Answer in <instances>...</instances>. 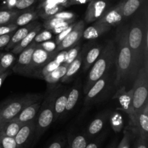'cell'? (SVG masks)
Instances as JSON below:
<instances>
[{
    "label": "cell",
    "mask_w": 148,
    "mask_h": 148,
    "mask_svg": "<svg viewBox=\"0 0 148 148\" xmlns=\"http://www.w3.org/2000/svg\"><path fill=\"white\" fill-rule=\"evenodd\" d=\"M115 41L116 65L115 86L121 88L125 86L130 81L134 83L135 79L132 55L128 44V26L122 25L117 28Z\"/></svg>",
    "instance_id": "cell-1"
},
{
    "label": "cell",
    "mask_w": 148,
    "mask_h": 148,
    "mask_svg": "<svg viewBox=\"0 0 148 148\" xmlns=\"http://www.w3.org/2000/svg\"><path fill=\"white\" fill-rule=\"evenodd\" d=\"M148 27L143 15L135 16L128 26V44L133 59L134 75L143 66L145 59L148 57Z\"/></svg>",
    "instance_id": "cell-2"
},
{
    "label": "cell",
    "mask_w": 148,
    "mask_h": 148,
    "mask_svg": "<svg viewBox=\"0 0 148 148\" xmlns=\"http://www.w3.org/2000/svg\"><path fill=\"white\" fill-rule=\"evenodd\" d=\"M132 89V112L130 119L131 126L134 128L137 114L148 102V57L145 59L143 66L139 70Z\"/></svg>",
    "instance_id": "cell-3"
},
{
    "label": "cell",
    "mask_w": 148,
    "mask_h": 148,
    "mask_svg": "<svg viewBox=\"0 0 148 148\" xmlns=\"http://www.w3.org/2000/svg\"><path fill=\"white\" fill-rule=\"evenodd\" d=\"M115 44L112 41H110L102 49L101 55L98 57L97 60L94 62L93 66L92 67L88 74L87 82L84 86V93L85 94L98 79L108 73V71L111 68V65L115 62Z\"/></svg>",
    "instance_id": "cell-4"
},
{
    "label": "cell",
    "mask_w": 148,
    "mask_h": 148,
    "mask_svg": "<svg viewBox=\"0 0 148 148\" xmlns=\"http://www.w3.org/2000/svg\"><path fill=\"white\" fill-rule=\"evenodd\" d=\"M57 92L53 91L46 97L43 104L40 105L38 112V115L36 120V129H35V138L36 140L47 130L54 120V111L53 104Z\"/></svg>",
    "instance_id": "cell-5"
},
{
    "label": "cell",
    "mask_w": 148,
    "mask_h": 148,
    "mask_svg": "<svg viewBox=\"0 0 148 148\" xmlns=\"http://www.w3.org/2000/svg\"><path fill=\"white\" fill-rule=\"evenodd\" d=\"M41 94H27L20 98L10 101L1 107V121L0 126L6 122L15 118L27 106L41 100Z\"/></svg>",
    "instance_id": "cell-6"
},
{
    "label": "cell",
    "mask_w": 148,
    "mask_h": 148,
    "mask_svg": "<svg viewBox=\"0 0 148 148\" xmlns=\"http://www.w3.org/2000/svg\"><path fill=\"white\" fill-rule=\"evenodd\" d=\"M58 52L56 50L53 52H48L42 49L37 44L32 56L31 63H30L29 75L38 74L44 65L49 63L50 61L53 59Z\"/></svg>",
    "instance_id": "cell-7"
},
{
    "label": "cell",
    "mask_w": 148,
    "mask_h": 148,
    "mask_svg": "<svg viewBox=\"0 0 148 148\" xmlns=\"http://www.w3.org/2000/svg\"><path fill=\"white\" fill-rule=\"evenodd\" d=\"M37 44H38L32 42L29 46L20 52L17 62L12 67V71L15 73L21 75H29L32 56Z\"/></svg>",
    "instance_id": "cell-8"
},
{
    "label": "cell",
    "mask_w": 148,
    "mask_h": 148,
    "mask_svg": "<svg viewBox=\"0 0 148 148\" xmlns=\"http://www.w3.org/2000/svg\"><path fill=\"white\" fill-rule=\"evenodd\" d=\"M84 30H85V22L80 20L78 23H75L72 31L60 42L59 45H57L56 52H61L76 45L82 37Z\"/></svg>",
    "instance_id": "cell-9"
},
{
    "label": "cell",
    "mask_w": 148,
    "mask_h": 148,
    "mask_svg": "<svg viewBox=\"0 0 148 148\" xmlns=\"http://www.w3.org/2000/svg\"><path fill=\"white\" fill-rule=\"evenodd\" d=\"M36 129V120L24 123L19 130L14 139L17 143V148H27L30 142L34 137Z\"/></svg>",
    "instance_id": "cell-10"
},
{
    "label": "cell",
    "mask_w": 148,
    "mask_h": 148,
    "mask_svg": "<svg viewBox=\"0 0 148 148\" xmlns=\"http://www.w3.org/2000/svg\"><path fill=\"white\" fill-rule=\"evenodd\" d=\"M107 4L103 0H92L88 4L85 15V21L90 23L96 21L103 14Z\"/></svg>",
    "instance_id": "cell-11"
},
{
    "label": "cell",
    "mask_w": 148,
    "mask_h": 148,
    "mask_svg": "<svg viewBox=\"0 0 148 148\" xmlns=\"http://www.w3.org/2000/svg\"><path fill=\"white\" fill-rule=\"evenodd\" d=\"M134 128L139 137L148 141V102L137 114Z\"/></svg>",
    "instance_id": "cell-12"
},
{
    "label": "cell",
    "mask_w": 148,
    "mask_h": 148,
    "mask_svg": "<svg viewBox=\"0 0 148 148\" xmlns=\"http://www.w3.org/2000/svg\"><path fill=\"white\" fill-rule=\"evenodd\" d=\"M123 17H124L122 14V4L121 2L114 9L109 10L108 12L101 16L98 20H96L95 23L112 27L119 24Z\"/></svg>",
    "instance_id": "cell-13"
},
{
    "label": "cell",
    "mask_w": 148,
    "mask_h": 148,
    "mask_svg": "<svg viewBox=\"0 0 148 148\" xmlns=\"http://www.w3.org/2000/svg\"><path fill=\"white\" fill-rule=\"evenodd\" d=\"M108 81V75L106 73L103 76L98 79L93 85L91 86L89 91L87 92L86 97L85 99V104H90L92 101L97 98L101 94L105 91Z\"/></svg>",
    "instance_id": "cell-14"
},
{
    "label": "cell",
    "mask_w": 148,
    "mask_h": 148,
    "mask_svg": "<svg viewBox=\"0 0 148 148\" xmlns=\"http://www.w3.org/2000/svg\"><path fill=\"white\" fill-rule=\"evenodd\" d=\"M40 105H41L40 100L33 103V104H30V105L27 106L25 108L23 109L13 119L17 120V121L23 123V124L31 121V120H36V116L38 115V113L39 110H40Z\"/></svg>",
    "instance_id": "cell-15"
},
{
    "label": "cell",
    "mask_w": 148,
    "mask_h": 148,
    "mask_svg": "<svg viewBox=\"0 0 148 148\" xmlns=\"http://www.w3.org/2000/svg\"><path fill=\"white\" fill-rule=\"evenodd\" d=\"M133 89L129 91H126V86H122L119 88L115 98H117L119 101L121 105V110H124L127 113L129 117L131 115L132 112V100Z\"/></svg>",
    "instance_id": "cell-16"
},
{
    "label": "cell",
    "mask_w": 148,
    "mask_h": 148,
    "mask_svg": "<svg viewBox=\"0 0 148 148\" xmlns=\"http://www.w3.org/2000/svg\"><path fill=\"white\" fill-rule=\"evenodd\" d=\"M38 25V23H36V22H33V23H30L29 24L26 25V26H23L20 28V29L17 30L16 31L14 32L12 36L11 39H10V42L6 46L5 49L6 50H10L12 49L17 44H18L22 39H24L33 28L36 27Z\"/></svg>",
    "instance_id": "cell-17"
},
{
    "label": "cell",
    "mask_w": 148,
    "mask_h": 148,
    "mask_svg": "<svg viewBox=\"0 0 148 148\" xmlns=\"http://www.w3.org/2000/svg\"><path fill=\"white\" fill-rule=\"evenodd\" d=\"M111 27L106 26L103 24H98L95 23L92 26H89L85 30H84L82 33V37L87 40H92L104 34L111 29Z\"/></svg>",
    "instance_id": "cell-18"
},
{
    "label": "cell",
    "mask_w": 148,
    "mask_h": 148,
    "mask_svg": "<svg viewBox=\"0 0 148 148\" xmlns=\"http://www.w3.org/2000/svg\"><path fill=\"white\" fill-rule=\"evenodd\" d=\"M85 51L82 50L80 52L77 57L76 59L68 66L67 71H66V73L64 75L63 78L61 79L62 82H67V81H70L71 78L77 73V71L80 69V67L82 65V62H83V59L85 57Z\"/></svg>",
    "instance_id": "cell-19"
},
{
    "label": "cell",
    "mask_w": 148,
    "mask_h": 148,
    "mask_svg": "<svg viewBox=\"0 0 148 148\" xmlns=\"http://www.w3.org/2000/svg\"><path fill=\"white\" fill-rule=\"evenodd\" d=\"M40 30V25L38 24L36 26L35 28H33L25 37L23 39H22L18 44L15 45L14 47L12 49V52L14 55H17V54H20L22 51L24 49H25L27 46L30 44L33 41V39H34L35 36H36L38 33H39Z\"/></svg>",
    "instance_id": "cell-20"
},
{
    "label": "cell",
    "mask_w": 148,
    "mask_h": 148,
    "mask_svg": "<svg viewBox=\"0 0 148 148\" xmlns=\"http://www.w3.org/2000/svg\"><path fill=\"white\" fill-rule=\"evenodd\" d=\"M23 125L17 120L12 119L0 126V135L14 138Z\"/></svg>",
    "instance_id": "cell-21"
},
{
    "label": "cell",
    "mask_w": 148,
    "mask_h": 148,
    "mask_svg": "<svg viewBox=\"0 0 148 148\" xmlns=\"http://www.w3.org/2000/svg\"><path fill=\"white\" fill-rule=\"evenodd\" d=\"M68 91H64L60 94H56L53 104L54 120H58L65 111L67 100Z\"/></svg>",
    "instance_id": "cell-22"
},
{
    "label": "cell",
    "mask_w": 148,
    "mask_h": 148,
    "mask_svg": "<svg viewBox=\"0 0 148 148\" xmlns=\"http://www.w3.org/2000/svg\"><path fill=\"white\" fill-rule=\"evenodd\" d=\"M145 0H124L122 4V14L124 17H128L134 15L139 10Z\"/></svg>",
    "instance_id": "cell-23"
},
{
    "label": "cell",
    "mask_w": 148,
    "mask_h": 148,
    "mask_svg": "<svg viewBox=\"0 0 148 148\" xmlns=\"http://www.w3.org/2000/svg\"><path fill=\"white\" fill-rule=\"evenodd\" d=\"M102 47L101 46H95L89 49L85 55V58L84 59L83 71H86L90 68L91 65L94 64V62L97 60L98 57L102 52Z\"/></svg>",
    "instance_id": "cell-24"
},
{
    "label": "cell",
    "mask_w": 148,
    "mask_h": 148,
    "mask_svg": "<svg viewBox=\"0 0 148 148\" xmlns=\"http://www.w3.org/2000/svg\"><path fill=\"white\" fill-rule=\"evenodd\" d=\"M67 68V65L64 63L61 64L56 69H55L52 72L49 73L43 79H44L49 84H55L59 81H61V79L63 78V76L66 73Z\"/></svg>",
    "instance_id": "cell-25"
},
{
    "label": "cell",
    "mask_w": 148,
    "mask_h": 148,
    "mask_svg": "<svg viewBox=\"0 0 148 148\" xmlns=\"http://www.w3.org/2000/svg\"><path fill=\"white\" fill-rule=\"evenodd\" d=\"M106 118L104 116H99L94 119L88 126L87 130V138H90L98 134L103 129L105 125Z\"/></svg>",
    "instance_id": "cell-26"
},
{
    "label": "cell",
    "mask_w": 148,
    "mask_h": 148,
    "mask_svg": "<svg viewBox=\"0 0 148 148\" xmlns=\"http://www.w3.org/2000/svg\"><path fill=\"white\" fill-rule=\"evenodd\" d=\"M17 57L12 52L0 54V70L1 73L9 70L16 62Z\"/></svg>",
    "instance_id": "cell-27"
},
{
    "label": "cell",
    "mask_w": 148,
    "mask_h": 148,
    "mask_svg": "<svg viewBox=\"0 0 148 148\" xmlns=\"http://www.w3.org/2000/svg\"><path fill=\"white\" fill-rule=\"evenodd\" d=\"M38 17V15L36 12H26L23 14L17 15L12 23L18 26H24L29 24L32 21L36 20Z\"/></svg>",
    "instance_id": "cell-28"
},
{
    "label": "cell",
    "mask_w": 148,
    "mask_h": 148,
    "mask_svg": "<svg viewBox=\"0 0 148 148\" xmlns=\"http://www.w3.org/2000/svg\"><path fill=\"white\" fill-rule=\"evenodd\" d=\"M79 97V90L77 87H74L70 91H68L67 100H66V104L65 111H71L76 105Z\"/></svg>",
    "instance_id": "cell-29"
},
{
    "label": "cell",
    "mask_w": 148,
    "mask_h": 148,
    "mask_svg": "<svg viewBox=\"0 0 148 148\" xmlns=\"http://www.w3.org/2000/svg\"><path fill=\"white\" fill-rule=\"evenodd\" d=\"M88 145V138L86 135L77 134L69 139L68 148H85Z\"/></svg>",
    "instance_id": "cell-30"
},
{
    "label": "cell",
    "mask_w": 148,
    "mask_h": 148,
    "mask_svg": "<svg viewBox=\"0 0 148 148\" xmlns=\"http://www.w3.org/2000/svg\"><path fill=\"white\" fill-rule=\"evenodd\" d=\"M18 12L13 10H1L0 11V26L12 23Z\"/></svg>",
    "instance_id": "cell-31"
},
{
    "label": "cell",
    "mask_w": 148,
    "mask_h": 148,
    "mask_svg": "<svg viewBox=\"0 0 148 148\" xmlns=\"http://www.w3.org/2000/svg\"><path fill=\"white\" fill-rule=\"evenodd\" d=\"M111 125L112 127L113 130L115 132L121 131L122 129L124 123H123V118L120 113L114 112L111 116Z\"/></svg>",
    "instance_id": "cell-32"
},
{
    "label": "cell",
    "mask_w": 148,
    "mask_h": 148,
    "mask_svg": "<svg viewBox=\"0 0 148 148\" xmlns=\"http://www.w3.org/2000/svg\"><path fill=\"white\" fill-rule=\"evenodd\" d=\"M62 9H63V6L62 5H56L53 6V7H43V8H42L41 12H40V15L42 17H43V18L48 20V19L53 17L56 13L61 12V10Z\"/></svg>",
    "instance_id": "cell-33"
},
{
    "label": "cell",
    "mask_w": 148,
    "mask_h": 148,
    "mask_svg": "<svg viewBox=\"0 0 148 148\" xmlns=\"http://www.w3.org/2000/svg\"><path fill=\"white\" fill-rule=\"evenodd\" d=\"M61 64L59 63V62H56L55 59H52L51 61H50L49 63L46 64V65H44V66L41 68V70L39 71L37 75L40 77V78H43L46 75H48L49 73L52 72V71H54L55 69H56Z\"/></svg>",
    "instance_id": "cell-34"
},
{
    "label": "cell",
    "mask_w": 148,
    "mask_h": 148,
    "mask_svg": "<svg viewBox=\"0 0 148 148\" xmlns=\"http://www.w3.org/2000/svg\"><path fill=\"white\" fill-rule=\"evenodd\" d=\"M133 140V134L128 129L124 131V134L116 148H131V144Z\"/></svg>",
    "instance_id": "cell-35"
},
{
    "label": "cell",
    "mask_w": 148,
    "mask_h": 148,
    "mask_svg": "<svg viewBox=\"0 0 148 148\" xmlns=\"http://www.w3.org/2000/svg\"><path fill=\"white\" fill-rule=\"evenodd\" d=\"M80 45L79 44L72 47V49H70L69 50H68L66 60L64 62V64H65L66 65L69 66V65L76 59L77 57L78 56V55H79V51H80Z\"/></svg>",
    "instance_id": "cell-36"
},
{
    "label": "cell",
    "mask_w": 148,
    "mask_h": 148,
    "mask_svg": "<svg viewBox=\"0 0 148 148\" xmlns=\"http://www.w3.org/2000/svg\"><path fill=\"white\" fill-rule=\"evenodd\" d=\"M0 146L1 148H17L14 137L0 135Z\"/></svg>",
    "instance_id": "cell-37"
},
{
    "label": "cell",
    "mask_w": 148,
    "mask_h": 148,
    "mask_svg": "<svg viewBox=\"0 0 148 148\" xmlns=\"http://www.w3.org/2000/svg\"><path fill=\"white\" fill-rule=\"evenodd\" d=\"M52 33L49 30H45L43 31L38 33L33 39V43L40 44L46 41H49L51 39Z\"/></svg>",
    "instance_id": "cell-38"
},
{
    "label": "cell",
    "mask_w": 148,
    "mask_h": 148,
    "mask_svg": "<svg viewBox=\"0 0 148 148\" xmlns=\"http://www.w3.org/2000/svg\"><path fill=\"white\" fill-rule=\"evenodd\" d=\"M66 21V20H63V19L57 18V17H51V18L48 19L43 23V26L46 30H51L52 29L54 28L57 25L60 24V23H63V22Z\"/></svg>",
    "instance_id": "cell-39"
},
{
    "label": "cell",
    "mask_w": 148,
    "mask_h": 148,
    "mask_svg": "<svg viewBox=\"0 0 148 148\" xmlns=\"http://www.w3.org/2000/svg\"><path fill=\"white\" fill-rule=\"evenodd\" d=\"M39 46L42 48L43 49H44L45 51L48 52H53L56 50V46L57 45L56 44L55 41H43L42 43L38 44Z\"/></svg>",
    "instance_id": "cell-40"
},
{
    "label": "cell",
    "mask_w": 148,
    "mask_h": 148,
    "mask_svg": "<svg viewBox=\"0 0 148 148\" xmlns=\"http://www.w3.org/2000/svg\"><path fill=\"white\" fill-rule=\"evenodd\" d=\"M17 29V26L14 23H10V24L4 25V26H0V36L7 33L14 32Z\"/></svg>",
    "instance_id": "cell-41"
},
{
    "label": "cell",
    "mask_w": 148,
    "mask_h": 148,
    "mask_svg": "<svg viewBox=\"0 0 148 148\" xmlns=\"http://www.w3.org/2000/svg\"><path fill=\"white\" fill-rule=\"evenodd\" d=\"M74 22V20H66V21L63 22V23H60V24L57 25L56 27L54 28L53 29H52V32L55 34H59V33H62V31L68 28V26H69L70 24H72V23Z\"/></svg>",
    "instance_id": "cell-42"
},
{
    "label": "cell",
    "mask_w": 148,
    "mask_h": 148,
    "mask_svg": "<svg viewBox=\"0 0 148 148\" xmlns=\"http://www.w3.org/2000/svg\"><path fill=\"white\" fill-rule=\"evenodd\" d=\"M75 25V23H72V24H70L69 26H68L67 28L65 29V30H64V31H62V33H60L58 34L57 37H56V41H55V43H56V45H59V44H60V42L62 41L63 40V39H64V38L66 37V36H67V35L69 34L71 31H72V30L73 29Z\"/></svg>",
    "instance_id": "cell-43"
},
{
    "label": "cell",
    "mask_w": 148,
    "mask_h": 148,
    "mask_svg": "<svg viewBox=\"0 0 148 148\" xmlns=\"http://www.w3.org/2000/svg\"><path fill=\"white\" fill-rule=\"evenodd\" d=\"M36 0H17L14 7L18 10H24L30 7Z\"/></svg>",
    "instance_id": "cell-44"
},
{
    "label": "cell",
    "mask_w": 148,
    "mask_h": 148,
    "mask_svg": "<svg viewBox=\"0 0 148 148\" xmlns=\"http://www.w3.org/2000/svg\"><path fill=\"white\" fill-rule=\"evenodd\" d=\"M52 17H57V18L63 19L65 20H74L75 17V15L74 13L70 12H59L56 13V15L53 16Z\"/></svg>",
    "instance_id": "cell-45"
},
{
    "label": "cell",
    "mask_w": 148,
    "mask_h": 148,
    "mask_svg": "<svg viewBox=\"0 0 148 148\" xmlns=\"http://www.w3.org/2000/svg\"><path fill=\"white\" fill-rule=\"evenodd\" d=\"M13 33H14V32L0 36V49L3 47H6V46H7L9 44V42H10Z\"/></svg>",
    "instance_id": "cell-46"
},
{
    "label": "cell",
    "mask_w": 148,
    "mask_h": 148,
    "mask_svg": "<svg viewBox=\"0 0 148 148\" xmlns=\"http://www.w3.org/2000/svg\"><path fill=\"white\" fill-rule=\"evenodd\" d=\"M68 51L63 50L61 51L59 54H56V55L55 56V57L53 58V59L56 61V62H59L60 64H63L65 62L66 58V55H67Z\"/></svg>",
    "instance_id": "cell-47"
},
{
    "label": "cell",
    "mask_w": 148,
    "mask_h": 148,
    "mask_svg": "<svg viewBox=\"0 0 148 148\" xmlns=\"http://www.w3.org/2000/svg\"><path fill=\"white\" fill-rule=\"evenodd\" d=\"M133 148H147V141L139 137L136 139Z\"/></svg>",
    "instance_id": "cell-48"
},
{
    "label": "cell",
    "mask_w": 148,
    "mask_h": 148,
    "mask_svg": "<svg viewBox=\"0 0 148 148\" xmlns=\"http://www.w3.org/2000/svg\"><path fill=\"white\" fill-rule=\"evenodd\" d=\"M65 145V142L64 140H56L52 142L48 148H64Z\"/></svg>",
    "instance_id": "cell-49"
},
{
    "label": "cell",
    "mask_w": 148,
    "mask_h": 148,
    "mask_svg": "<svg viewBox=\"0 0 148 148\" xmlns=\"http://www.w3.org/2000/svg\"><path fill=\"white\" fill-rule=\"evenodd\" d=\"M100 144H101V140L97 139V140L94 141V142L88 143L85 148H99Z\"/></svg>",
    "instance_id": "cell-50"
},
{
    "label": "cell",
    "mask_w": 148,
    "mask_h": 148,
    "mask_svg": "<svg viewBox=\"0 0 148 148\" xmlns=\"http://www.w3.org/2000/svg\"><path fill=\"white\" fill-rule=\"evenodd\" d=\"M10 74V70H7V71H6L5 72H4V73H2L1 74H0V88H1V85H2V84L4 83V80L7 78V77Z\"/></svg>",
    "instance_id": "cell-51"
},
{
    "label": "cell",
    "mask_w": 148,
    "mask_h": 148,
    "mask_svg": "<svg viewBox=\"0 0 148 148\" xmlns=\"http://www.w3.org/2000/svg\"><path fill=\"white\" fill-rule=\"evenodd\" d=\"M89 0H69L67 5H72V4H85Z\"/></svg>",
    "instance_id": "cell-52"
},
{
    "label": "cell",
    "mask_w": 148,
    "mask_h": 148,
    "mask_svg": "<svg viewBox=\"0 0 148 148\" xmlns=\"http://www.w3.org/2000/svg\"><path fill=\"white\" fill-rule=\"evenodd\" d=\"M7 4H8L9 7H12L15 5L17 0H7Z\"/></svg>",
    "instance_id": "cell-53"
},
{
    "label": "cell",
    "mask_w": 148,
    "mask_h": 148,
    "mask_svg": "<svg viewBox=\"0 0 148 148\" xmlns=\"http://www.w3.org/2000/svg\"><path fill=\"white\" fill-rule=\"evenodd\" d=\"M108 148H116V144H113V145H111V146Z\"/></svg>",
    "instance_id": "cell-54"
},
{
    "label": "cell",
    "mask_w": 148,
    "mask_h": 148,
    "mask_svg": "<svg viewBox=\"0 0 148 148\" xmlns=\"http://www.w3.org/2000/svg\"><path fill=\"white\" fill-rule=\"evenodd\" d=\"M0 121H1V107H0Z\"/></svg>",
    "instance_id": "cell-55"
},
{
    "label": "cell",
    "mask_w": 148,
    "mask_h": 148,
    "mask_svg": "<svg viewBox=\"0 0 148 148\" xmlns=\"http://www.w3.org/2000/svg\"><path fill=\"white\" fill-rule=\"evenodd\" d=\"M2 73H1V70H0V74H1Z\"/></svg>",
    "instance_id": "cell-56"
},
{
    "label": "cell",
    "mask_w": 148,
    "mask_h": 148,
    "mask_svg": "<svg viewBox=\"0 0 148 148\" xmlns=\"http://www.w3.org/2000/svg\"><path fill=\"white\" fill-rule=\"evenodd\" d=\"M0 148H1V146H0Z\"/></svg>",
    "instance_id": "cell-57"
},
{
    "label": "cell",
    "mask_w": 148,
    "mask_h": 148,
    "mask_svg": "<svg viewBox=\"0 0 148 148\" xmlns=\"http://www.w3.org/2000/svg\"><path fill=\"white\" fill-rule=\"evenodd\" d=\"M0 54H1V53H0Z\"/></svg>",
    "instance_id": "cell-58"
}]
</instances>
